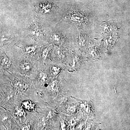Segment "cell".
<instances>
[{
  "instance_id": "6da1fadb",
  "label": "cell",
  "mask_w": 130,
  "mask_h": 130,
  "mask_svg": "<svg viewBox=\"0 0 130 130\" xmlns=\"http://www.w3.org/2000/svg\"><path fill=\"white\" fill-rule=\"evenodd\" d=\"M28 31L30 36L36 38H40L43 35L42 27L37 22L31 24L28 28Z\"/></svg>"
},
{
  "instance_id": "7a4b0ae2",
  "label": "cell",
  "mask_w": 130,
  "mask_h": 130,
  "mask_svg": "<svg viewBox=\"0 0 130 130\" xmlns=\"http://www.w3.org/2000/svg\"><path fill=\"white\" fill-rule=\"evenodd\" d=\"M69 18L70 20L75 23H80L83 20V15L79 12H72L70 14Z\"/></svg>"
},
{
  "instance_id": "3957f363",
  "label": "cell",
  "mask_w": 130,
  "mask_h": 130,
  "mask_svg": "<svg viewBox=\"0 0 130 130\" xmlns=\"http://www.w3.org/2000/svg\"><path fill=\"white\" fill-rule=\"evenodd\" d=\"M39 6H40V11L44 13L50 12L53 9V5L48 2L41 3Z\"/></svg>"
},
{
  "instance_id": "277c9868",
  "label": "cell",
  "mask_w": 130,
  "mask_h": 130,
  "mask_svg": "<svg viewBox=\"0 0 130 130\" xmlns=\"http://www.w3.org/2000/svg\"><path fill=\"white\" fill-rule=\"evenodd\" d=\"M20 68L22 72L24 73H27L30 71L31 68V64L28 61H23L20 63Z\"/></svg>"
},
{
  "instance_id": "5b68a950",
  "label": "cell",
  "mask_w": 130,
  "mask_h": 130,
  "mask_svg": "<svg viewBox=\"0 0 130 130\" xmlns=\"http://www.w3.org/2000/svg\"><path fill=\"white\" fill-rule=\"evenodd\" d=\"M1 65L2 67L5 68L10 67L12 64L11 61L5 55H3L1 61Z\"/></svg>"
},
{
  "instance_id": "8992f818",
  "label": "cell",
  "mask_w": 130,
  "mask_h": 130,
  "mask_svg": "<svg viewBox=\"0 0 130 130\" xmlns=\"http://www.w3.org/2000/svg\"><path fill=\"white\" fill-rule=\"evenodd\" d=\"M14 86L16 88L21 91H24L26 89L27 86L26 84L19 80H16L14 82Z\"/></svg>"
},
{
  "instance_id": "52a82bcc",
  "label": "cell",
  "mask_w": 130,
  "mask_h": 130,
  "mask_svg": "<svg viewBox=\"0 0 130 130\" xmlns=\"http://www.w3.org/2000/svg\"><path fill=\"white\" fill-rule=\"evenodd\" d=\"M51 39L54 43L59 44L62 40V36L58 32H54L51 36Z\"/></svg>"
},
{
  "instance_id": "ba28073f",
  "label": "cell",
  "mask_w": 130,
  "mask_h": 130,
  "mask_svg": "<svg viewBox=\"0 0 130 130\" xmlns=\"http://www.w3.org/2000/svg\"><path fill=\"white\" fill-rule=\"evenodd\" d=\"M49 90L52 93H57L58 90V85L57 81H54L50 84L48 85Z\"/></svg>"
},
{
  "instance_id": "9c48e42d",
  "label": "cell",
  "mask_w": 130,
  "mask_h": 130,
  "mask_svg": "<svg viewBox=\"0 0 130 130\" xmlns=\"http://www.w3.org/2000/svg\"><path fill=\"white\" fill-rule=\"evenodd\" d=\"M38 81L40 83L43 84L46 83L47 80L48 76L47 73L44 71L41 72L38 75Z\"/></svg>"
},
{
  "instance_id": "30bf717a",
  "label": "cell",
  "mask_w": 130,
  "mask_h": 130,
  "mask_svg": "<svg viewBox=\"0 0 130 130\" xmlns=\"http://www.w3.org/2000/svg\"><path fill=\"white\" fill-rule=\"evenodd\" d=\"M22 105L25 109L28 111L33 110L35 107V104L30 101H25L22 102Z\"/></svg>"
},
{
  "instance_id": "8fae6325",
  "label": "cell",
  "mask_w": 130,
  "mask_h": 130,
  "mask_svg": "<svg viewBox=\"0 0 130 130\" xmlns=\"http://www.w3.org/2000/svg\"><path fill=\"white\" fill-rule=\"evenodd\" d=\"M36 45H29L25 47L24 51L26 53L28 54H33L36 49Z\"/></svg>"
},
{
  "instance_id": "7c38bea8",
  "label": "cell",
  "mask_w": 130,
  "mask_h": 130,
  "mask_svg": "<svg viewBox=\"0 0 130 130\" xmlns=\"http://www.w3.org/2000/svg\"><path fill=\"white\" fill-rule=\"evenodd\" d=\"M51 47L47 46L46 47L44 48L42 50L41 52V57L42 59L44 60H45L46 59L50 51L51 50Z\"/></svg>"
},
{
  "instance_id": "4fadbf2b",
  "label": "cell",
  "mask_w": 130,
  "mask_h": 130,
  "mask_svg": "<svg viewBox=\"0 0 130 130\" xmlns=\"http://www.w3.org/2000/svg\"><path fill=\"white\" fill-rule=\"evenodd\" d=\"M60 71V68L57 66H53L50 68V72L51 74L54 76H57Z\"/></svg>"
},
{
  "instance_id": "5bb4252c",
  "label": "cell",
  "mask_w": 130,
  "mask_h": 130,
  "mask_svg": "<svg viewBox=\"0 0 130 130\" xmlns=\"http://www.w3.org/2000/svg\"><path fill=\"white\" fill-rule=\"evenodd\" d=\"M86 38L83 35L81 34L78 35L77 41L79 46H83L86 43Z\"/></svg>"
},
{
  "instance_id": "9a60e30c",
  "label": "cell",
  "mask_w": 130,
  "mask_h": 130,
  "mask_svg": "<svg viewBox=\"0 0 130 130\" xmlns=\"http://www.w3.org/2000/svg\"><path fill=\"white\" fill-rule=\"evenodd\" d=\"M54 54L56 58L59 59L62 58L63 56V52L60 49L55 48L54 51Z\"/></svg>"
},
{
  "instance_id": "2e32d148",
  "label": "cell",
  "mask_w": 130,
  "mask_h": 130,
  "mask_svg": "<svg viewBox=\"0 0 130 130\" xmlns=\"http://www.w3.org/2000/svg\"><path fill=\"white\" fill-rule=\"evenodd\" d=\"M24 114V112L23 109L22 108H17L15 111V115L18 118H21V117H23Z\"/></svg>"
},
{
  "instance_id": "e0dca14e",
  "label": "cell",
  "mask_w": 130,
  "mask_h": 130,
  "mask_svg": "<svg viewBox=\"0 0 130 130\" xmlns=\"http://www.w3.org/2000/svg\"><path fill=\"white\" fill-rule=\"evenodd\" d=\"M30 126L28 124L24 125L22 126V130H30Z\"/></svg>"
}]
</instances>
